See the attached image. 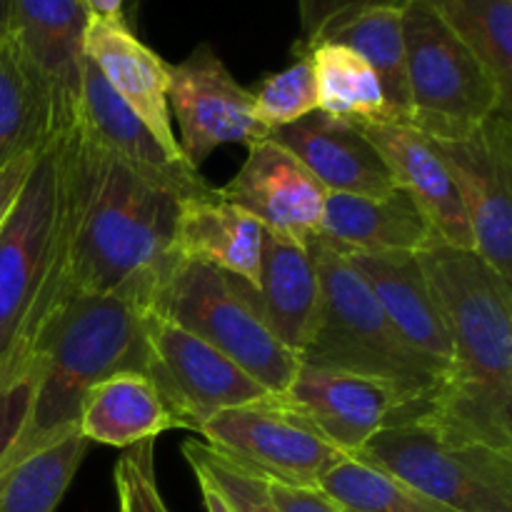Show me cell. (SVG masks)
Returning <instances> with one entry per match:
<instances>
[{
    "mask_svg": "<svg viewBox=\"0 0 512 512\" xmlns=\"http://www.w3.org/2000/svg\"><path fill=\"white\" fill-rule=\"evenodd\" d=\"M360 130L383 155L395 185L425 215L435 240L473 250V233L458 190L428 138L405 123H365Z\"/></svg>",
    "mask_w": 512,
    "mask_h": 512,
    "instance_id": "d6986e66",
    "label": "cell"
},
{
    "mask_svg": "<svg viewBox=\"0 0 512 512\" xmlns=\"http://www.w3.org/2000/svg\"><path fill=\"white\" fill-rule=\"evenodd\" d=\"M145 340L150 350L145 375L160 390L183 430L198 433L200 425L220 410L270 395L238 363L153 310L145 313Z\"/></svg>",
    "mask_w": 512,
    "mask_h": 512,
    "instance_id": "8fae6325",
    "label": "cell"
},
{
    "mask_svg": "<svg viewBox=\"0 0 512 512\" xmlns=\"http://www.w3.org/2000/svg\"><path fill=\"white\" fill-rule=\"evenodd\" d=\"M340 43L355 50L383 88L390 123H408V53L403 35V8H370L330 30L320 43Z\"/></svg>",
    "mask_w": 512,
    "mask_h": 512,
    "instance_id": "d4e9b609",
    "label": "cell"
},
{
    "mask_svg": "<svg viewBox=\"0 0 512 512\" xmlns=\"http://www.w3.org/2000/svg\"><path fill=\"white\" fill-rule=\"evenodd\" d=\"M305 55L313 63L320 113L358 125L390 123L383 88L355 50L325 40Z\"/></svg>",
    "mask_w": 512,
    "mask_h": 512,
    "instance_id": "83f0119b",
    "label": "cell"
},
{
    "mask_svg": "<svg viewBox=\"0 0 512 512\" xmlns=\"http://www.w3.org/2000/svg\"><path fill=\"white\" fill-rule=\"evenodd\" d=\"M318 240L345 255H415L435 235L413 198L398 188L373 198L328 193Z\"/></svg>",
    "mask_w": 512,
    "mask_h": 512,
    "instance_id": "ffe728a7",
    "label": "cell"
},
{
    "mask_svg": "<svg viewBox=\"0 0 512 512\" xmlns=\"http://www.w3.org/2000/svg\"><path fill=\"white\" fill-rule=\"evenodd\" d=\"M148 310L203 338L268 393H283L298 373L300 358L275 338L253 285L213 265L173 255L150 293Z\"/></svg>",
    "mask_w": 512,
    "mask_h": 512,
    "instance_id": "8992f818",
    "label": "cell"
},
{
    "mask_svg": "<svg viewBox=\"0 0 512 512\" xmlns=\"http://www.w3.org/2000/svg\"><path fill=\"white\" fill-rule=\"evenodd\" d=\"M143 0H125V8H123V18L130 28H135V20H138V10Z\"/></svg>",
    "mask_w": 512,
    "mask_h": 512,
    "instance_id": "f35d334b",
    "label": "cell"
},
{
    "mask_svg": "<svg viewBox=\"0 0 512 512\" xmlns=\"http://www.w3.org/2000/svg\"><path fill=\"white\" fill-rule=\"evenodd\" d=\"M88 448L80 430H73L0 470V512L58 510Z\"/></svg>",
    "mask_w": 512,
    "mask_h": 512,
    "instance_id": "4316f807",
    "label": "cell"
},
{
    "mask_svg": "<svg viewBox=\"0 0 512 512\" xmlns=\"http://www.w3.org/2000/svg\"><path fill=\"white\" fill-rule=\"evenodd\" d=\"M85 58L98 68L113 93L138 115L145 128L175 158H185L173 135V118L168 105L170 65L155 50L140 43L125 18L90 15L85 30Z\"/></svg>",
    "mask_w": 512,
    "mask_h": 512,
    "instance_id": "e0dca14e",
    "label": "cell"
},
{
    "mask_svg": "<svg viewBox=\"0 0 512 512\" xmlns=\"http://www.w3.org/2000/svg\"><path fill=\"white\" fill-rule=\"evenodd\" d=\"M255 298L275 338L300 358L313 340L323 305L313 245L263 233Z\"/></svg>",
    "mask_w": 512,
    "mask_h": 512,
    "instance_id": "603a6c76",
    "label": "cell"
},
{
    "mask_svg": "<svg viewBox=\"0 0 512 512\" xmlns=\"http://www.w3.org/2000/svg\"><path fill=\"white\" fill-rule=\"evenodd\" d=\"M113 478L120 512H170L155 480V440L125 448Z\"/></svg>",
    "mask_w": 512,
    "mask_h": 512,
    "instance_id": "d6a6232c",
    "label": "cell"
},
{
    "mask_svg": "<svg viewBox=\"0 0 512 512\" xmlns=\"http://www.w3.org/2000/svg\"><path fill=\"white\" fill-rule=\"evenodd\" d=\"M483 60L512 105V0H425Z\"/></svg>",
    "mask_w": 512,
    "mask_h": 512,
    "instance_id": "f1b7e54d",
    "label": "cell"
},
{
    "mask_svg": "<svg viewBox=\"0 0 512 512\" xmlns=\"http://www.w3.org/2000/svg\"><path fill=\"white\" fill-rule=\"evenodd\" d=\"M68 223V270L75 295H123L148 308L173 260V195L125 168L78 125L60 130Z\"/></svg>",
    "mask_w": 512,
    "mask_h": 512,
    "instance_id": "7a4b0ae2",
    "label": "cell"
},
{
    "mask_svg": "<svg viewBox=\"0 0 512 512\" xmlns=\"http://www.w3.org/2000/svg\"><path fill=\"white\" fill-rule=\"evenodd\" d=\"M183 455L195 478L218 490L230 512H280L270 498L268 483L245 473L200 440H185Z\"/></svg>",
    "mask_w": 512,
    "mask_h": 512,
    "instance_id": "1f68e13d",
    "label": "cell"
},
{
    "mask_svg": "<svg viewBox=\"0 0 512 512\" xmlns=\"http://www.w3.org/2000/svg\"><path fill=\"white\" fill-rule=\"evenodd\" d=\"M90 15L85 0H8V33L48 93L53 133L78 115Z\"/></svg>",
    "mask_w": 512,
    "mask_h": 512,
    "instance_id": "5bb4252c",
    "label": "cell"
},
{
    "mask_svg": "<svg viewBox=\"0 0 512 512\" xmlns=\"http://www.w3.org/2000/svg\"><path fill=\"white\" fill-rule=\"evenodd\" d=\"M253 95V115L270 133L298 123L305 115L318 110V88H315L313 63L308 55H298L293 65L280 73L268 75Z\"/></svg>",
    "mask_w": 512,
    "mask_h": 512,
    "instance_id": "4dcf8cb0",
    "label": "cell"
},
{
    "mask_svg": "<svg viewBox=\"0 0 512 512\" xmlns=\"http://www.w3.org/2000/svg\"><path fill=\"white\" fill-rule=\"evenodd\" d=\"M53 133L50 100L8 30H0V168L33 153Z\"/></svg>",
    "mask_w": 512,
    "mask_h": 512,
    "instance_id": "484cf974",
    "label": "cell"
},
{
    "mask_svg": "<svg viewBox=\"0 0 512 512\" xmlns=\"http://www.w3.org/2000/svg\"><path fill=\"white\" fill-rule=\"evenodd\" d=\"M288 148L328 193L388 195L398 190L383 155L365 138L360 125L315 113L270 133Z\"/></svg>",
    "mask_w": 512,
    "mask_h": 512,
    "instance_id": "ac0fdd59",
    "label": "cell"
},
{
    "mask_svg": "<svg viewBox=\"0 0 512 512\" xmlns=\"http://www.w3.org/2000/svg\"><path fill=\"white\" fill-rule=\"evenodd\" d=\"M75 125L118 163L133 170L145 183L173 195L175 200L195 198L213 190L200 170H195L185 158L170 155L155 140L143 120L113 93L88 58L83 63Z\"/></svg>",
    "mask_w": 512,
    "mask_h": 512,
    "instance_id": "9a60e30c",
    "label": "cell"
},
{
    "mask_svg": "<svg viewBox=\"0 0 512 512\" xmlns=\"http://www.w3.org/2000/svg\"><path fill=\"white\" fill-rule=\"evenodd\" d=\"M85 5L98 18H123L125 0H85Z\"/></svg>",
    "mask_w": 512,
    "mask_h": 512,
    "instance_id": "8d00e7d4",
    "label": "cell"
},
{
    "mask_svg": "<svg viewBox=\"0 0 512 512\" xmlns=\"http://www.w3.org/2000/svg\"><path fill=\"white\" fill-rule=\"evenodd\" d=\"M512 110H498L478 130L430 140L448 168L468 215L473 250L512 283Z\"/></svg>",
    "mask_w": 512,
    "mask_h": 512,
    "instance_id": "30bf717a",
    "label": "cell"
},
{
    "mask_svg": "<svg viewBox=\"0 0 512 512\" xmlns=\"http://www.w3.org/2000/svg\"><path fill=\"white\" fill-rule=\"evenodd\" d=\"M268 490L280 512H345L320 488H293V485L268 483Z\"/></svg>",
    "mask_w": 512,
    "mask_h": 512,
    "instance_id": "e575fe53",
    "label": "cell"
},
{
    "mask_svg": "<svg viewBox=\"0 0 512 512\" xmlns=\"http://www.w3.org/2000/svg\"><path fill=\"white\" fill-rule=\"evenodd\" d=\"M218 193L258 220L265 233L298 245L318 240L328 190L273 138L250 145L243 168Z\"/></svg>",
    "mask_w": 512,
    "mask_h": 512,
    "instance_id": "4fadbf2b",
    "label": "cell"
},
{
    "mask_svg": "<svg viewBox=\"0 0 512 512\" xmlns=\"http://www.w3.org/2000/svg\"><path fill=\"white\" fill-rule=\"evenodd\" d=\"M355 455L458 512H512V453L448 438L410 405Z\"/></svg>",
    "mask_w": 512,
    "mask_h": 512,
    "instance_id": "52a82bcc",
    "label": "cell"
},
{
    "mask_svg": "<svg viewBox=\"0 0 512 512\" xmlns=\"http://www.w3.org/2000/svg\"><path fill=\"white\" fill-rule=\"evenodd\" d=\"M318 488L345 512H458L358 455H343L320 478Z\"/></svg>",
    "mask_w": 512,
    "mask_h": 512,
    "instance_id": "f546056e",
    "label": "cell"
},
{
    "mask_svg": "<svg viewBox=\"0 0 512 512\" xmlns=\"http://www.w3.org/2000/svg\"><path fill=\"white\" fill-rule=\"evenodd\" d=\"M413 130L430 140H455L478 130L498 110H512L483 60L443 23L425 0L403 8Z\"/></svg>",
    "mask_w": 512,
    "mask_h": 512,
    "instance_id": "ba28073f",
    "label": "cell"
},
{
    "mask_svg": "<svg viewBox=\"0 0 512 512\" xmlns=\"http://www.w3.org/2000/svg\"><path fill=\"white\" fill-rule=\"evenodd\" d=\"M198 485H200V495H203L205 512H230L228 505H225V500L220 498L218 490H215L213 485H208L205 480H198Z\"/></svg>",
    "mask_w": 512,
    "mask_h": 512,
    "instance_id": "74e56055",
    "label": "cell"
},
{
    "mask_svg": "<svg viewBox=\"0 0 512 512\" xmlns=\"http://www.w3.org/2000/svg\"><path fill=\"white\" fill-rule=\"evenodd\" d=\"M408 0H298L300 10V40L295 43V55H305L318 45L325 35L353 15L370 8H405Z\"/></svg>",
    "mask_w": 512,
    "mask_h": 512,
    "instance_id": "836d02e7",
    "label": "cell"
},
{
    "mask_svg": "<svg viewBox=\"0 0 512 512\" xmlns=\"http://www.w3.org/2000/svg\"><path fill=\"white\" fill-rule=\"evenodd\" d=\"M168 105L180 128V150L200 170L220 145H255L270 130L255 120L253 95L233 78L210 45L195 48L183 63L168 68Z\"/></svg>",
    "mask_w": 512,
    "mask_h": 512,
    "instance_id": "7c38bea8",
    "label": "cell"
},
{
    "mask_svg": "<svg viewBox=\"0 0 512 512\" xmlns=\"http://www.w3.org/2000/svg\"><path fill=\"white\" fill-rule=\"evenodd\" d=\"M0 30H8V0H0Z\"/></svg>",
    "mask_w": 512,
    "mask_h": 512,
    "instance_id": "ab89813d",
    "label": "cell"
},
{
    "mask_svg": "<svg viewBox=\"0 0 512 512\" xmlns=\"http://www.w3.org/2000/svg\"><path fill=\"white\" fill-rule=\"evenodd\" d=\"M318 260L320 320L300 363L378 378L395 388L405 405L425 403L435 395L445 370L415 353L375 300L363 275L338 250L313 243Z\"/></svg>",
    "mask_w": 512,
    "mask_h": 512,
    "instance_id": "5b68a950",
    "label": "cell"
},
{
    "mask_svg": "<svg viewBox=\"0 0 512 512\" xmlns=\"http://www.w3.org/2000/svg\"><path fill=\"white\" fill-rule=\"evenodd\" d=\"M78 428L88 443L130 448L165 430H183V425L148 375L120 370L85 393Z\"/></svg>",
    "mask_w": 512,
    "mask_h": 512,
    "instance_id": "cb8c5ba5",
    "label": "cell"
},
{
    "mask_svg": "<svg viewBox=\"0 0 512 512\" xmlns=\"http://www.w3.org/2000/svg\"><path fill=\"white\" fill-rule=\"evenodd\" d=\"M60 133H50L0 230V463L25 415L30 370L73 298Z\"/></svg>",
    "mask_w": 512,
    "mask_h": 512,
    "instance_id": "3957f363",
    "label": "cell"
},
{
    "mask_svg": "<svg viewBox=\"0 0 512 512\" xmlns=\"http://www.w3.org/2000/svg\"><path fill=\"white\" fill-rule=\"evenodd\" d=\"M450 340L435 395L410 408L463 443L512 453V283L475 250L433 240L418 253Z\"/></svg>",
    "mask_w": 512,
    "mask_h": 512,
    "instance_id": "6da1fadb",
    "label": "cell"
},
{
    "mask_svg": "<svg viewBox=\"0 0 512 512\" xmlns=\"http://www.w3.org/2000/svg\"><path fill=\"white\" fill-rule=\"evenodd\" d=\"M263 233L258 220L213 188L210 193L180 200L173 255L190 263L213 265L258 288Z\"/></svg>",
    "mask_w": 512,
    "mask_h": 512,
    "instance_id": "44dd1931",
    "label": "cell"
},
{
    "mask_svg": "<svg viewBox=\"0 0 512 512\" xmlns=\"http://www.w3.org/2000/svg\"><path fill=\"white\" fill-rule=\"evenodd\" d=\"M205 445L245 473L275 485L318 488L343 458L298 410L278 395L220 410L198 428Z\"/></svg>",
    "mask_w": 512,
    "mask_h": 512,
    "instance_id": "9c48e42d",
    "label": "cell"
},
{
    "mask_svg": "<svg viewBox=\"0 0 512 512\" xmlns=\"http://www.w3.org/2000/svg\"><path fill=\"white\" fill-rule=\"evenodd\" d=\"M345 255V253H343ZM373 290L383 313L400 338L418 355L448 370L450 340L443 315L433 298L418 253L410 255H345Z\"/></svg>",
    "mask_w": 512,
    "mask_h": 512,
    "instance_id": "7402d4cb",
    "label": "cell"
},
{
    "mask_svg": "<svg viewBox=\"0 0 512 512\" xmlns=\"http://www.w3.org/2000/svg\"><path fill=\"white\" fill-rule=\"evenodd\" d=\"M275 395L343 455L360 453L403 408L400 395L383 380L308 363H300L293 383Z\"/></svg>",
    "mask_w": 512,
    "mask_h": 512,
    "instance_id": "2e32d148",
    "label": "cell"
},
{
    "mask_svg": "<svg viewBox=\"0 0 512 512\" xmlns=\"http://www.w3.org/2000/svg\"><path fill=\"white\" fill-rule=\"evenodd\" d=\"M38 150L20 155V158H15L13 163H8L5 168H0V230H3L10 210H13L15 203H18V195H20V190H23L25 180H28L30 170H33Z\"/></svg>",
    "mask_w": 512,
    "mask_h": 512,
    "instance_id": "d590c367",
    "label": "cell"
},
{
    "mask_svg": "<svg viewBox=\"0 0 512 512\" xmlns=\"http://www.w3.org/2000/svg\"><path fill=\"white\" fill-rule=\"evenodd\" d=\"M148 308L123 295H73L30 370L23 428L0 470L80 430V405L98 380L148 368Z\"/></svg>",
    "mask_w": 512,
    "mask_h": 512,
    "instance_id": "277c9868",
    "label": "cell"
}]
</instances>
